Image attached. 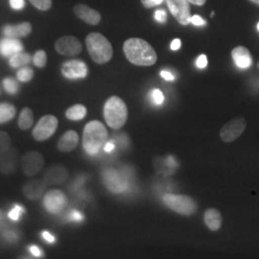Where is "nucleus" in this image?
I'll return each instance as SVG.
<instances>
[{
	"label": "nucleus",
	"mask_w": 259,
	"mask_h": 259,
	"mask_svg": "<svg viewBox=\"0 0 259 259\" xmlns=\"http://www.w3.org/2000/svg\"><path fill=\"white\" fill-rule=\"evenodd\" d=\"M234 64L240 69H247L252 64L250 51L244 47H235L232 52Z\"/></svg>",
	"instance_id": "nucleus-21"
},
{
	"label": "nucleus",
	"mask_w": 259,
	"mask_h": 259,
	"mask_svg": "<svg viewBox=\"0 0 259 259\" xmlns=\"http://www.w3.org/2000/svg\"><path fill=\"white\" fill-rule=\"evenodd\" d=\"M31 60H32V57H31L30 54L19 52L18 54H16V55L10 57L9 64L12 67L18 68V67H21L23 65L30 64Z\"/></svg>",
	"instance_id": "nucleus-26"
},
{
	"label": "nucleus",
	"mask_w": 259,
	"mask_h": 259,
	"mask_svg": "<svg viewBox=\"0 0 259 259\" xmlns=\"http://www.w3.org/2000/svg\"><path fill=\"white\" fill-rule=\"evenodd\" d=\"M196 65L200 69L205 68L207 66V58H206V56L204 55V54L199 56L197 61H196Z\"/></svg>",
	"instance_id": "nucleus-36"
},
{
	"label": "nucleus",
	"mask_w": 259,
	"mask_h": 259,
	"mask_svg": "<svg viewBox=\"0 0 259 259\" xmlns=\"http://www.w3.org/2000/svg\"><path fill=\"white\" fill-rule=\"evenodd\" d=\"M104 118L111 129L120 130L128 119V108L118 96H111L104 106Z\"/></svg>",
	"instance_id": "nucleus-4"
},
{
	"label": "nucleus",
	"mask_w": 259,
	"mask_h": 259,
	"mask_svg": "<svg viewBox=\"0 0 259 259\" xmlns=\"http://www.w3.org/2000/svg\"><path fill=\"white\" fill-rule=\"evenodd\" d=\"M181 46H182V41H181V39L180 38H175L172 42H171V49L173 50V51H176V50H179L180 48H181Z\"/></svg>",
	"instance_id": "nucleus-41"
},
{
	"label": "nucleus",
	"mask_w": 259,
	"mask_h": 259,
	"mask_svg": "<svg viewBox=\"0 0 259 259\" xmlns=\"http://www.w3.org/2000/svg\"><path fill=\"white\" fill-rule=\"evenodd\" d=\"M69 220L80 222V221L83 220V214L80 211H78V210H72L69 214Z\"/></svg>",
	"instance_id": "nucleus-38"
},
{
	"label": "nucleus",
	"mask_w": 259,
	"mask_h": 259,
	"mask_svg": "<svg viewBox=\"0 0 259 259\" xmlns=\"http://www.w3.org/2000/svg\"><path fill=\"white\" fill-rule=\"evenodd\" d=\"M89 72L85 63L80 60H70L62 65V74L68 80H79L87 77Z\"/></svg>",
	"instance_id": "nucleus-11"
},
{
	"label": "nucleus",
	"mask_w": 259,
	"mask_h": 259,
	"mask_svg": "<svg viewBox=\"0 0 259 259\" xmlns=\"http://www.w3.org/2000/svg\"><path fill=\"white\" fill-rule=\"evenodd\" d=\"M4 236L7 238V240L9 241H15L17 239V236H16L15 232H7L4 234Z\"/></svg>",
	"instance_id": "nucleus-44"
},
{
	"label": "nucleus",
	"mask_w": 259,
	"mask_h": 259,
	"mask_svg": "<svg viewBox=\"0 0 259 259\" xmlns=\"http://www.w3.org/2000/svg\"><path fill=\"white\" fill-rule=\"evenodd\" d=\"M33 123H34L33 111L30 108L26 107L21 111L19 114V121H18L19 129L22 130V131H27L32 127Z\"/></svg>",
	"instance_id": "nucleus-24"
},
{
	"label": "nucleus",
	"mask_w": 259,
	"mask_h": 259,
	"mask_svg": "<svg viewBox=\"0 0 259 259\" xmlns=\"http://www.w3.org/2000/svg\"><path fill=\"white\" fill-rule=\"evenodd\" d=\"M163 2V0H141V4L144 6V8H153L155 6H158Z\"/></svg>",
	"instance_id": "nucleus-35"
},
{
	"label": "nucleus",
	"mask_w": 259,
	"mask_h": 259,
	"mask_svg": "<svg viewBox=\"0 0 259 259\" xmlns=\"http://www.w3.org/2000/svg\"><path fill=\"white\" fill-rule=\"evenodd\" d=\"M30 251L32 252L33 255H35L36 257H39L41 255V251L39 250V248H37L36 246H32L30 247Z\"/></svg>",
	"instance_id": "nucleus-43"
},
{
	"label": "nucleus",
	"mask_w": 259,
	"mask_h": 259,
	"mask_svg": "<svg viewBox=\"0 0 259 259\" xmlns=\"http://www.w3.org/2000/svg\"><path fill=\"white\" fill-rule=\"evenodd\" d=\"M1 218H2V214H1V211H0V220H1Z\"/></svg>",
	"instance_id": "nucleus-49"
},
{
	"label": "nucleus",
	"mask_w": 259,
	"mask_h": 259,
	"mask_svg": "<svg viewBox=\"0 0 259 259\" xmlns=\"http://www.w3.org/2000/svg\"><path fill=\"white\" fill-rule=\"evenodd\" d=\"M30 3L37 10L48 11L52 7V0H29Z\"/></svg>",
	"instance_id": "nucleus-31"
},
{
	"label": "nucleus",
	"mask_w": 259,
	"mask_h": 259,
	"mask_svg": "<svg viewBox=\"0 0 259 259\" xmlns=\"http://www.w3.org/2000/svg\"><path fill=\"white\" fill-rule=\"evenodd\" d=\"M123 52L131 64L138 66H151L157 61L156 50L140 37L128 38L123 45Z\"/></svg>",
	"instance_id": "nucleus-1"
},
{
	"label": "nucleus",
	"mask_w": 259,
	"mask_h": 259,
	"mask_svg": "<svg viewBox=\"0 0 259 259\" xmlns=\"http://www.w3.org/2000/svg\"><path fill=\"white\" fill-rule=\"evenodd\" d=\"M104 182L108 189L113 193H120L126 187L124 178L115 170H107L104 174Z\"/></svg>",
	"instance_id": "nucleus-16"
},
{
	"label": "nucleus",
	"mask_w": 259,
	"mask_h": 259,
	"mask_svg": "<svg viewBox=\"0 0 259 259\" xmlns=\"http://www.w3.org/2000/svg\"><path fill=\"white\" fill-rule=\"evenodd\" d=\"M87 108L82 104H76L74 106L68 108L65 111V116L69 120H82L87 115Z\"/></svg>",
	"instance_id": "nucleus-23"
},
{
	"label": "nucleus",
	"mask_w": 259,
	"mask_h": 259,
	"mask_svg": "<svg viewBox=\"0 0 259 259\" xmlns=\"http://www.w3.org/2000/svg\"><path fill=\"white\" fill-rule=\"evenodd\" d=\"M189 3H192V4H194V5H197V6H203L205 4V2H206V0H187Z\"/></svg>",
	"instance_id": "nucleus-46"
},
{
	"label": "nucleus",
	"mask_w": 259,
	"mask_h": 259,
	"mask_svg": "<svg viewBox=\"0 0 259 259\" xmlns=\"http://www.w3.org/2000/svg\"><path fill=\"white\" fill-rule=\"evenodd\" d=\"M58 124L59 121L54 115L47 114L42 116L33 130V138L37 141L47 140L55 134L56 130L58 128Z\"/></svg>",
	"instance_id": "nucleus-7"
},
{
	"label": "nucleus",
	"mask_w": 259,
	"mask_h": 259,
	"mask_svg": "<svg viewBox=\"0 0 259 259\" xmlns=\"http://www.w3.org/2000/svg\"><path fill=\"white\" fill-rule=\"evenodd\" d=\"M162 202L168 208L183 216H191L198 210L196 201L186 195L165 194Z\"/></svg>",
	"instance_id": "nucleus-5"
},
{
	"label": "nucleus",
	"mask_w": 259,
	"mask_h": 259,
	"mask_svg": "<svg viewBox=\"0 0 259 259\" xmlns=\"http://www.w3.org/2000/svg\"><path fill=\"white\" fill-rule=\"evenodd\" d=\"M213 17H214V12H212V13H211V18H213Z\"/></svg>",
	"instance_id": "nucleus-48"
},
{
	"label": "nucleus",
	"mask_w": 259,
	"mask_h": 259,
	"mask_svg": "<svg viewBox=\"0 0 259 259\" xmlns=\"http://www.w3.org/2000/svg\"><path fill=\"white\" fill-rule=\"evenodd\" d=\"M68 177V172L62 165H53L47 168L44 174V180L47 185H59L64 184Z\"/></svg>",
	"instance_id": "nucleus-17"
},
{
	"label": "nucleus",
	"mask_w": 259,
	"mask_h": 259,
	"mask_svg": "<svg viewBox=\"0 0 259 259\" xmlns=\"http://www.w3.org/2000/svg\"><path fill=\"white\" fill-rule=\"evenodd\" d=\"M154 17H155V19L157 20V22H160V23L166 22L167 14L164 10H157L155 12Z\"/></svg>",
	"instance_id": "nucleus-34"
},
{
	"label": "nucleus",
	"mask_w": 259,
	"mask_h": 259,
	"mask_svg": "<svg viewBox=\"0 0 259 259\" xmlns=\"http://www.w3.org/2000/svg\"><path fill=\"white\" fill-rule=\"evenodd\" d=\"M47 183L44 179H34L28 181L22 187V192L28 200L37 201L45 194L47 188Z\"/></svg>",
	"instance_id": "nucleus-13"
},
{
	"label": "nucleus",
	"mask_w": 259,
	"mask_h": 259,
	"mask_svg": "<svg viewBox=\"0 0 259 259\" xmlns=\"http://www.w3.org/2000/svg\"><path fill=\"white\" fill-rule=\"evenodd\" d=\"M247 127V121L244 117H235L227 122L220 130V138L224 142L231 143L239 139Z\"/></svg>",
	"instance_id": "nucleus-6"
},
{
	"label": "nucleus",
	"mask_w": 259,
	"mask_h": 259,
	"mask_svg": "<svg viewBox=\"0 0 259 259\" xmlns=\"http://www.w3.org/2000/svg\"><path fill=\"white\" fill-rule=\"evenodd\" d=\"M150 97L152 102L154 103L156 106H160L164 102V95L158 89L153 90L150 93Z\"/></svg>",
	"instance_id": "nucleus-32"
},
{
	"label": "nucleus",
	"mask_w": 259,
	"mask_h": 259,
	"mask_svg": "<svg viewBox=\"0 0 259 259\" xmlns=\"http://www.w3.org/2000/svg\"><path fill=\"white\" fill-rule=\"evenodd\" d=\"M66 204V198L64 192L58 189L49 190L44 198V205L48 212L57 214L61 212Z\"/></svg>",
	"instance_id": "nucleus-12"
},
{
	"label": "nucleus",
	"mask_w": 259,
	"mask_h": 259,
	"mask_svg": "<svg viewBox=\"0 0 259 259\" xmlns=\"http://www.w3.org/2000/svg\"><path fill=\"white\" fill-rule=\"evenodd\" d=\"M74 14L77 18L83 20L90 25H97L101 21V15L96 10L93 9L84 4H78L74 7Z\"/></svg>",
	"instance_id": "nucleus-15"
},
{
	"label": "nucleus",
	"mask_w": 259,
	"mask_h": 259,
	"mask_svg": "<svg viewBox=\"0 0 259 259\" xmlns=\"http://www.w3.org/2000/svg\"><path fill=\"white\" fill-rule=\"evenodd\" d=\"M34 65H36L38 68H42L47 65V55L46 51L44 50H37L35 53L34 58H33Z\"/></svg>",
	"instance_id": "nucleus-29"
},
{
	"label": "nucleus",
	"mask_w": 259,
	"mask_h": 259,
	"mask_svg": "<svg viewBox=\"0 0 259 259\" xmlns=\"http://www.w3.org/2000/svg\"><path fill=\"white\" fill-rule=\"evenodd\" d=\"M3 87L7 93L14 95L19 92V83L13 78H5L3 80Z\"/></svg>",
	"instance_id": "nucleus-28"
},
{
	"label": "nucleus",
	"mask_w": 259,
	"mask_h": 259,
	"mask_svg": "<svg viewBox=\"0 0 259 259\" xmlns=\"http://www.w3.org/2000/svg\"><path fill=\"white\" fill-rule=\"evenodd\" d=\"M79 143V136L77 132L73 130L67 131L63 135V137L58 141L57 147L60 152L68 153L73 151Z\"/></svg>",
	"instance_id": "nucleus-19"
},
{
	"label": "nucleus",
	"mask_w": 259,
	"mask_h": 259,
	"mask_svg": "<svg viewBox=\"0 0 259 259\" xmlns=\"http://www.w3.org/2000/svg\"><path fill=\"white\" fill-rule=\"evenodd\" d=\"M204 220L205 226L211 232H217L222 227V214L216 208L206 209L204 211Z\"/></svg>",
	"instance_id": "nucleus-22"
},
{
	"label": "nucleus",
	"mask_w": 259,
	"mask_h": 259,
	"mask_svg": "<svg viewBox=\"0 0 259 259\" xmlns=\"http://www.w3.org/2000/svg\"><path fill=\"white\" fill-rule=\"evenodd\" d=\"M11 143L12 140L9 135L5 132H0V155L9 150Z\"/></svg>",
	"instance_id": "nucleus-30"
},
{
	"label": "nucleus",
	"mask_w": 259,
	"mask_h": 259,
	"mask_svg": "<svg viewBox=\"0 0 259 259\" xmlns=\"http://www.w3.org/2000/svg\"><path fill=\"white\" fill-rule=\"evenodd\" d=\"M251 2H253V3H255V4H257L259 5V0H250Z\"/></svg>",
	"instance_id": "nucleus-47"
},
{
	"label": "nucleus",
	"mask_w": 259,
	"mask_h": 259,
	"mask_svg": "<svg viewBox=\"0 0 259 259\" xmlns=\"http://www.w3.org/2000/svg\"><path fill=\"white\" fill-rule=\"evenodd\" d=\"M108 131L102 122L98 120L89 122L83 128V147L84 151L91 156L98 154L108 142Z\"/></svg>",
	"instance_id": "nucleus-2"
},
{
	"label": "nucleus",
	"mask_w": 259,
	"mask_h": 259,
	"mask_svg": "<svg viewBox=\"0 0 259 259\" xmlns=\"http://www.w3.org/2000/svg\"><path fill=\"white\" fill-rule=\"evenodd\" d=\"M113 149H114V144H113L112 142H107V143L105 144V146H104V150H105V152H107V153H111Z\"/></svg>",
	"instance_id": "nucleus-45"
},
{
	"label": "nucleus",
	"mask_w": 259,
	"mask_h": 259,
	"mask_svg": "<svg viewBox=\"0 0 259 259\" xmlns=\"http://www.w3.org/2000/svg\"><path fill=\"white\" fill-rule=\"evenodd\" d=\"M42 237L45 238V240H47L48 243H54L55 242V237L50 234L48 232H42Z\"/></svg>",
	"instance_id": "nucleus-42"
},
{
	"label": "nucleus",
	"mask_w": 259,
	"mask_h": 259,
	"mask_svg": "<svg viewBox=\"0 0 259 259\" xmlns=\"http://www.w3.org/2000/svg\"><path fill=\"white\" fill-rule=\"evenodd\" d=\"M17 77L19 79L20 82H23V83H27L30 82L33 77H34V70L31 68V67H22L20 68L18 73H17Z\"/></svg>",
	"instance_id": "nucleus-27"
},
{
	"label": "nucleus",
	"mask_w": 259,
	"mask_h": 259,
	"mask_svg": "<svg viewBox=\"0 0 259 259\" xmlns=\"http://www.w3.org/2000/svg\"><path fill=\"white\" fill-rule=\"evenodd\" d=\"M21 169L23 173L28 177H33L37 175V173L42 169L45 165L44 156L36 152L31 151L23 155L20 159Z\"/></svg>",
	"instance_id": "nucleus-8"
},
{
	"label": "nucleus",
	"mask_w": 259,
	"mask_h": 259,
	"mask_svg": "<svg viewBox=\"0 0 259 259\" xmlns=\"http://www.w3.org/2000/svg\"><path fill=\"white\" fill-rule=\"evenodd\" d=\"M166 3L172 16L182 25L191 23L190 6L187 0H166Z\"/></svg>",
	"instance_id": "nucleus-9"
},
{
	"label": "nucleus",
	"mask_w": 259,
	"mask_h": 259,
	"mask_svg": "<svg viewBox=\"0 0 259 259\" xmlns=\"http://www.w3.org/2000/svg\"><path fill=\"white\" fill-rule=\"evenodd\" d=\"M56 51L64 56L79 55L82 52V44L81 41L73 36H65L57 39L55 42Z\"/></svg>",
	"instance_id": "nucleus-10"
},
{
	"label": "nucleus",
	"mask_w": 259,
	"mask_h": 259,
	"mask_svg": "<svg viewBox=\"0 0 259 259\" xmlns=\"http://www.w3.org/2000/svg\"><path fill=\"white\" fill-rule=\"evenodd\" d=\"M32 32V25L29 22H22L18 25H5L2 28L4 36L13 38H19L29 36Z\"/></svg>",
	"instance_id": "nucleus-20"
},
{
	"label": "nucleus",
	"mask_w": 259,
	"mask_h": 259,
	"mask_svg": "<svg viewBox=\"0 0 259 259\" xmlns=\"http://www.w3.org/2000/svg\"><path fill=\"white\" fill-rule=\"evenodd\" d=\"M257 30H258V31H259V22H258V24H257Z\"/></svg>",
	"instance_id": "nucleus-50"
},
{
	"label": "nucleus",
	"mask_w": 259,
	"mask_h": 259,
	"mask_svg": "<svg viewBox=\"0 0 259 259\" xmlns=\"http://www.w3.org/2000/svg\"><path fill=\"white\" fill-rule=\"evenodd\" d=\"M22 50L23 45L18 38L6 37L0 40V54L3 57H12Z\"/></svg>",
	"instance_id": "nucleus-18"
},
{
	"label": "nucleus",
	"mask_w": 259,
	"mask_h": 259,
	"mask_svg": "<svg viewBox=\"0 0 259 259\" xmlns=\"http://www.w3.org/2000/svg\"><path fill=\"white\" fill-rule=\"evenodd\" d=\"M19 164V155L16 149H9L0 155V172L8 175L15 172Z\"/></svg>",
	"instance_id": "nucleus-14"
},
{
	"label": "nucleus",
	"mask_w": 259,
	"mask_h": 259,
	"mask_svg": "<svg viewBox=\"0 0 259 259\" xmlns=\"http://www.w3.org/2000/svg\"><path fill=\"white\" fill-rule=\"evenodd\" d=\"M23 212H24V208L19 204H16L13 207V209L9 212V218L14 220V221H18L19 219V216Z\"/></svg>",
	"instance_id": "nucleus-33"
},
{
	"label": "nucleus",
	"mask_w": 259,
	"mask_h": 259,
	"mask_svg": "<svg viewBox=\"0 0 259 259\" xmlns=\"http://www.w3.org/2000/svg\"><path fill=\"white\" fill-rule=\"evenodd\" d=\"M10 6L12 9L22 10L25 6L24 0H10Z\"/></svg>",
	"instance_id": "nucleus-37"
},
{
	"label": "nucleus",
	"mask_w": 259,
	"mask_h": 259,
	"mask_svg": "<svg viewBox=\"0 0 259 259\" xmlns=\"http://www.w3.org/2000/svg\"><path fill=\"white\" fill-rule=\"evenodd\" d=\"M160 76H161L164 80H166V81H174V79H175L174 75L172 74L170 71H166V70H162V71L160 72Z\"/></svg>",
	"instance_id": "nucleus-40"
},
{
	"label": "nucleus",
	"mask_w": 259,
	"mask_h": 259,
	"mask_svg": "<svg viewBox=\"0 0 259 259\" xmlns=\"http://www.w3.org/2000/svg\"><path fill=\"white\" fill-rule=\"evenodd\" d=\"M89 54L98 65L109 63L113 55V49L109 39L100 33H91L85 38Z\"/></svg>",
	"instance_id": "nucleus-3"
},
{
	"label": "nucleus",
	"mask_w": 259,
	"mask_h": 259,
	"mask_svg": "<svg viewBox=\"0 0 259 259\" xmlns=\"http://www.w3.org/2000/svg\"><path fill=\"white\" fill-rule=\"evenodd\" d=\"M17 113V109L14 105L9 103L0 104V124L12 120Z\"/></svg>",
	"instance_id": "nucleus-25"
},
{
	"label": "nucleus",
	"mask_w": 259,
	"mask_h": 259,
	"mask_svg": "<svg viewBox=\"0 0 259 259\" xmlns=\"http://www.w3.org/2000/svg\"><path fill=\"white\" fill-rule=\"evenodd\" d=\"M191 23L196 26H203V25H205L206 22L200 16L194 15V16H191Z\"/></svg>",
	"instance_id": "nucleus-39"
}]
</instances>
